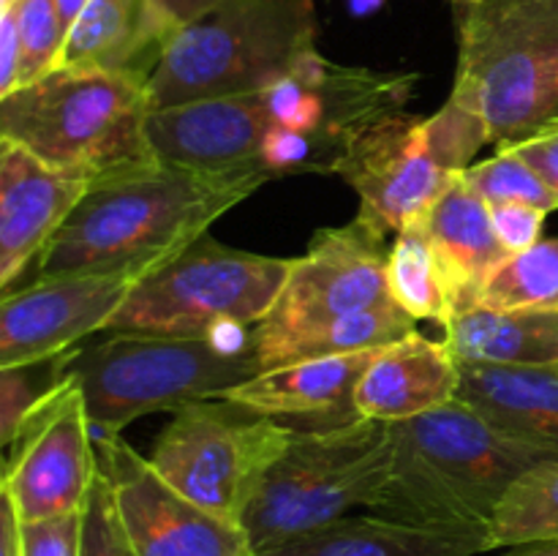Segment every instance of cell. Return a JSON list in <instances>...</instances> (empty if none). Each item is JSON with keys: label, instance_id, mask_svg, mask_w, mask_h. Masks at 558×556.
Returning a JSON list of instances; mask_svg holds the SVG:
<instances>
[{"label": "cell", "instance_id": "1", "mask_svg": "<svg viewBox=\"0 0 558 556\" xmlns=\"http://www.w3.org/2000/svg\"><path fill=\"white\" fill-rule=\"evenodd\" d=\"M267 180L272 174L265 167L207 172L163 161L93 180L36 259V278L142 281L194 245Z\"/></svg>", "mask_w": 558, "mask_h": 556}, {"label": "cell", "instance_id": "2", "mask_svg": "<svg viewBox=\"0 0 558 556\" xmlns=\"http://www.w3.org/2000/svg\"><path fill=\"white\" fill-rule=\"evenodd\" d=\"M550 461L512 439L469 403L392 423V469L371 512L447 532H485L521 474Z\"/></svg>", "mask_w": 558, "mask_h": 556}, {"label": "cell", "instance_id": "3", "mask_svg": "<svg viewBox=\"0 0 558 556\" xmlns=\"http://www.w3.org/2000/svg\"><path fill=\"white\" fill-rule=\"evenodd\" d=\"M450 101L477 114L488 145L529 140L558 120V0L456 5Z\"/></svg>", "mask_w": 558, "mask_h": 556}, {"label": "cell", "instance_id": "4", "mask_svg": "<svg viewBox=\"0 0 558 556\" xmlns=\"http://www.w3.org/2000/svg\"><path fill=\"white\" fill-rule=\"evenodd\" d=\"M150 87L104 71H49L0 98V136L63 172L101 180L156 164L147 134Z\"/></svg>", "mask_w": 558, "mask_h": 556}, {"label": "cell", "instance_id": "5", "mask_svg": "<svg viewBox=\"0 0 558 556\" xmlns=\"http://www.w3.org/2000/svg\"><path fill=\"white\" fill-rule=\"evenodd\" d=\"M392 469V423L354 418L327 428H292L287 452L256 491L243 529L254 551L287 543L374 510Z\"/></svg>", "mask_w": 558, "mask_h": 556}, {"label": "cell", "instance_id": "6", "mask_svg": "<svg viewBox=\"0 0 558 556\" xmlns=\"http://www.w3.org/2000/svg\"><path fill=\"white\" fill-rule=\"evenodd\" d=\"M259 371L254 349L227 354L207 338L145 333H109L104 341L76 347L65 365L85 396L96 439L118 436L145 414L218 398Z\"/></svg>", "mask_w": 558, "mask_h": 556}, {"label": "cell", "instance_id": "7", "mask_svg": "<svg viewBox=\"0 0 558 556\" xmlns=\"http://www.w3.org/2000/svg\"><path fill=\"white\" fill-rule=\"evenodd\" d=\"M311 49L314 0H221L172 38L150 80L153 109L259 90Z\"/></svg>", "mask_w": 558, "mask_h": 556}, {"label": "cell", "instance_id": "8", "mask_svg": "<svg viewBox=\"0 0 558 556\" xmlns=\"http://www.w3.org/2000/svg\"><path fill=\"white\" fill-rule=\"evenodd\" d=\"M292 256L232 249L210 234L131 287L104 333L210 338L221 327H254L281 294Z\"/></svg>", "mask_w": 558, "mask_h": 556}, {"label": "cell", "instance_id": "9", "mask_svg": "<svg viewBox=\"0 0 558 556\" xmlns=\"http://www.w3.org/2000/svg\"><path fill=\"white\" fill-rule=\"evenodd\" d=\"M292 428L223 398H205L172 414L147 456L158 478L213 516L243 527Z\"/></svg>", "mask_w": 558, "mask_h": 556}, {"label": "cell", "instance_id": "10", "mask_svg": "<svg viewBox=\"0 0 558 556\" xmlns=\"http://www.w3.org/2000/svg\"><path fill=\"white\" fill-rule=\"evenodd\" d=\"M385 238L360 218L327 227L311 238L308 251L294 256L281 294L262 322L251 327V349L262 371L281 365L287 349L311 333L357 311L390 303Z\"/></svg>", "mask_w": 558, "mask_h": 556}, {"label": "cell", "instance_id": "11", "mask_svg": "<svg viewBox=\"0 0 558 556\" xmlns=\"http://www.w3.org/2000/svg\"><path fill=\"white\" fill-rule=\"evenodd\" d=\"M357 191V218L379 238L420 221L456 178L430 140L428 118L407 109L365 125L338 158L336 172Z\"/></svg>", "mask_w": 558, "mask_h": 556}, {"label": "cell", "instance_id": "12", "mask_svg": "<svg viewBox=\"0 0 558 556\" xmlns=\"http://www.w3.org/2000/svg\"><path fill=\"white\" fill-rule=\"evenodd\" d=\"M98 469V442L85 396L65 374L63 385L25 420L5 450L0 494L9 496L20 521L82 512Z\"/></svg>", "mask_w": 558, "mask_h": 556}, {"label": "cell", "instance_id": "13", "mask_svg": "<svg viewBox=\"0 0 558 556\" xmlns=\"http://www.w3.org/2000/svg\"><path fill=\"white\" fill-rule=\"evenodd\" d=\"M96 442L136 556H256L243 527L191 505L169 488L123 436Z\"/></svg>", "mask_w": 558, "mask_h": 556}, {"label": "cell", "instance_id": "14", "mask_svg": "<svg viewBox=\"0 0 558 556\" xmlns=\"http://www.w3.org/2000/svg\"><path fill=\"white\" fill-rule=\"evenodd\" d=\"M134 281L104 276L36 278L0 303V368L52 360L104 333Z\"/></svg>", "mask_w": 558, "mask_h": 556}, {"label": "cell", "instance_id": "15", "mask_svg": "<svg viewBox=\"0 0 558 556\" xmlns=\"http://www.w3.org/2000/svg\"><path fill=\"white\" fill-rule=\"evenodd\" d=\"M276 123L265 87L153 109L147 134L163 164L191 169L262 167V142Z\"/></svg>", "mask_w": 558, "mask_h": 556}, {"label": "cell", "instance_id": "16", "mask_svg": "<svg viewBox=\"0 0 558 556\" xmlns=\"http://www.w3.org/2000/svg\"><path fill=\"white\" fill-rule=\"evenodd\" d=\"M93 180L63 172L0 136V287L11 292L33 259L52 243Z\"/></svg>", "mask_w": 558, "mask_h": 556}, {"label": "cell", "instance_id": "17", "mask_svg": "<svg viewBox=\"0 0 558 556\" xmlns=\"http://www.w3.org/2000/svg\"><path fill=\"white\" fill-rule=\"evenodd\" d=\"M178 31L156 0H90L65 36L60 65L129 76L150 87Z\"/></svg>", "mask_w": 558, "mask_h": 556}, {"label": "cell", "instance_id": "18", "mask_svg": "<svg viewBox=\"0 0 558 556\" xmlns=\"http://www.w3.org/2000/svg\"><path fill=\"white\" fill-rule=\"evenodd\" d=\"M376 352L379 349L294 360V363L259 371L248 382L229 387L218 398L276 420H316L314 428L349 423L357 418L354 412L357 382Z\"/></svg>", "mask_w": 558, "mask_h": 556}, {"label": "cell", "instance_id": "19", "mask_svg": "<svg viewBox=\"0 0 558 556\" xmlns=\"http://www.w3.org/2000/svg\"><path fill=\"white\" fill-rule=\"evenodd\" d=\"M458 387L461 363L450 347L414 330L376 352L354 390V412L357 418L401 423L456 401Z\"/></svg>", "mask_w": 558, "mask_h": 556}, {"label": "cell", "instance_id": "20", "mask_svg": "<svg viewBox=\"0 0 558 556\" xmlns=\"http://www.w3.org/2000/svg\"><path fill=\"white\" fill-rule=\"evenodd\" d=\"M423 223L445 276L452 316L477 309L485 283L512 256L496 234L490 205L461 174L430 205Z\"/></svg>", "mask_w": 558, "mask_h": 556}, {"label": "cell", "instance_id": "21", "mask_svg": "<svg viewBox=\"0 0 558 556\" xmlns=\"http://www.w3.org/2000/svg\"><path fill=\"white\" fill-rule=\"evenodd\" d=\"M458 401L550 461L558 458V368L461 363Z\"/></svg>", "mask_w": 558, "mask_h": 556}, {"label": "cell", "instance_id": "22", "mask_svg": "<svg viewBox=\"0 0 558 556\" xmlns=\"http://www.w3.org/2000/svg\"><path fill=\"white\" fill-rule=\"evenodd\" d=\"M490 551L485 532H447L381 516H347L316 532L256 551V556H477Z\"/></svg>", "mask_w": 558, "mask_h": 556}, {"label": "cell", "instance_id": "23", "mask_svg": "<svg viewBox=\"0 0 558 556\" xmlns=\"http://www.w3.org/2000/svg\"><path fill=\"white\" fill-rule=\"evenodd\" d=\"M445 343L458 363L558 368V309H485L452 316Z\"/></svg>", "mask_w": 558, "mask_h": 556}, {"label": "cell", "instance_id": "24", "mask_svg": "<svg viewBox=\"0 0 558 556\" xmlns=\"http://www.w3.org/2000/svg\"><path fill=\"white\" fill-rule=\"evenodd\" d=\"M387 283H390V298L412 319L434 322L441 327L452 319L450 294L423 218L396 234V243L387 256Z\"/></svg>", "mask_w": 558, "mask_h": 556}, {"label": "cell", "instance_id": "25", "mask_svg": "<svg viewBox=\"0 0 558 556\" xmlns=\"http://www.w3.org/2000/svg\"><path fill=\"white\" fill-rule=\"evenodd\" d=\"M534 540H558V458L515 480L488 529L490 551Z\"/></svg>", "mask_w": 558, "mask_h": 556}, {"label": "cell", "instance_id": "26", "mask_svg": "<svg viewBox=\"0 0 558 556\" xmlns=\"http://www.w3.org/2000/svg\"><path fill=\"white\" fill-rule=\"evenodd\" d=\"M412 316L390 300V303L374 305V309L357 311L352 316L332 322L330 327L311 333L308 338L294 343L287 349L281 365L294 363V360H308V358H327V354H352L365 352V349H381L390 343L401 341L409 333H414Z\"/></svg>", "mask_w": 558, "mask_h": 556}, {"label": "cell", "instance_id": "27", "mask_svg": "<svg viewBox=\"0 0 558 556\" xmlns=\"http://www.w3.org/2000/svg\"><path fill=\"white\" fill-rule=\"evenodd\" d=\"M485 309H558V238L507 256L485 283Z\"/></svg>", "mask_w": 558, "mask_h": 556}, {"label": "cell", "instance_id": "28", "mask_svg": "<svg viewBox=\"0 0 558 556\" xmlns=\"http://www.w3.org/2000/svg\"><path fill=\"white\" fill-rule=\"evenodd\" d=\"M463 180L488 205L521 202V205L539 207L545 213L558 210V196L548 189V183L518 153H512L510 147H496V153L490 158L474 161L463 172Z\"/></svg>", "mask_w": 558, "mask_h": 556}, {"label": "cell", "instance_id": "29", "mask_svg": "<svg viewBox=\"0 0 558 556\" xmlns=\"http://www.w3.org/2000/svg\"><path fill=\"white\" fill-rule=\"evenodd\" d=\"M71 352L52 360H38V363L0 368V445L3 450L14 445L25 420L63 385Z\"/></svg>", "mask_w": 558, "mask_h": 556}, {"label": "cell", "instance_id": "30", "mask_svg": "<svg viewBox=\"0 0 558 556\" xmlns=\"http://www.w3.org/2000/svg\"><path fill=\"white\" fill-rule=\"evenodd\" d=\"M16 25L22 38L20 87H25L60 65L63 27H60L58 0H20Z\"/></svg>", "mask_w": 558, "mask_h": 556}, {"label": "cell", "instance_id": "31", "mask_svg": "<svg viewBox=\"0 0 558 556\" xmlns=\"http://www.w3.org/2000/svg\"><path fill=\"white\" fill-rule=\"evenodd\" d=\"M82 556H136L129 529L120 516L118 494L104 467L98 469L82 512Z\"/></svg>", "mask_w": 558, "mask_h": 556}, {"label": "cell", "instance_id": "32", "mask_svg": "<svg viewBox=\"0 0 558 556\" xmlns=\"http://www.w3.org/2000/svg\"><path fill=\"white\" fill-rule=\"evenodd\" d=\"M259 161L272 178L292 172H330L319 142L287 125H272L270 134L262 142Z\"/></svg>", "mask_w": 558, "mask_h": 556}, {"label": "cell", "instance_id": "33", "mask_svg": "<svg viewBox=\"0 0 558 556\" xmlns=\"http://www.w3.org/2000/svg\"><path fill=\"white\" fill-rule=\"evenodd\" d=\"M82 512L20 521L22 556H82Z\"/></svg>", "mask_w": 558, "mask_h": 556}, {"label": "cell", "instance_id": "34", "mask_svg": "<svg viewBox=\"0 0 558 556\" xmlns=\"http://www.w3.org/2000/svg\"><path fill=\"white\" fill-rule=\"evenodd\" d=\"M550 213L539 210V207L521 205V202H501V205H490V218H494V229L499 234L501 245L510 254H521V251L532 249L543 240L545 218Z\"/></svg>", "mask_w": 558, "mask_h": 556}, {"label": "cell", "instance_id": "35", "mask_svg": "<svg viewBox=\"0 0 558 556\" xmlns=\"http://www.w3.org/2000/svg\"><path fill=\"white\" fill-rule=\"evenodd\" d=\"M512 153L523 158L539 178L548 183V189L558 196V120L539 129L529 140L518 142V145H507Z\"/></svg>", "mask_w": 558, "mask_h": 556}, {"label": "cell", "instance_id": "36", "mask_svg": "<svg viewBox=\"0 0 558 556\" xmlns=\"http://www.w3.org/2000/svg\"><path fill=\"white\" fill-rule=\"evenodd\" d=\"M22 38L16 25V9L0 11V98L20 90Z\"/></svg>", "mask_w": 558, "mask_h": 556}, {"label": "cell", "instance_id": "37", "mask_svg": "<svg viewBox=\"0 0 558 556\" xmlns=\"http://www.w3.org/2000/svg\"><path fill=\"white\" fill-rule=\"evenodd\" d=\"M0 556H22L20 516L5 494H0Z\"/></svg>", "mask_w": 558, "mask_h": 556}, {"label": "cell", "instance_id": "38", "mask_svg": "<svg viewBox=\"0 0 558 556\" xmlns=\"http://www.w3.org/2000/svg\"><path fill=\"white\" fill-rule=\"evenodd\" d=\"M163 9V14L174 22L178 27L191 25V22L202 20L205 14H210L221 0H156Z\"/></svg>", "mask_w": 558, "mask_h": 556}, {"label": "cell", "instance_id": "39", "mask_svg": "<svg viewBox=\"0 0 558 556\" xmlns=\"http://www.w3.org/2000/svg\"><path fill=\"white\" fill-rule=\"evenodd\" d=\"M499 556H558V540H534V543L501 548Z\"/></svg>", "mask_w": 558, "mask_h": 556}, {"label": "cell", "instance_id": "40", "mask_svg": "<svg viewBox=\"0 0 558 556\" xmlns=\"http://www.w3.org/2000/svg\"><path fill=\"white\" fill-rule=\"evenodd\" d=\"M90 0H58V14H60V27H63V41L69 36V31L74 27V22L80 20V14L85 11V5Z\"/></svg>", "mask_w": 558, "mask_h": 556}, {"label": "cell", "instance_id": "41", "mask_svg": "<svg viewBox=\"0 0 558 556\" xmlns=\"http://www.w3.org/2000/svg\"><path fill=\"white\" fill-rule=\"evenodd\" d=\"M390 0H343L347 11L357 20H365V16H374L376 11H381Z\"/></svg>", "mask_w": 558, "mask_h": 556}, {"label": "cell", "instance_id": "42", "mask_svg": "<svg viewBox=\"0 0 558 556\" xmlns=\"http://www.w3.org/2000/svg\"><path fill=\"white\" fill-rule=\"evenodd\" d=\"M16 5H20V0H0V11L16 9Z\"/></svg>", "mask_w": 558, "mask_h": 556}, {"label": "cell", "instance_id": "43", "mask_svg": "<svg viewBox=\"0 0 558 556\" xmlns=\"http://www.w3.org/2000/svg\"><path fill=\"white\" fill-rule=\"evenodd\" d=\"M461 3H474V0H452V5H461Z\"/></svg>", "mask_w": 558, "mask_h": 556}]
</instances>
